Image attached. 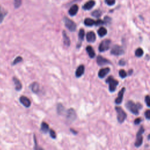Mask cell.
I'll list each match as a JSON object with an SVG mask.
<instances>
[{"instance_id":"cell-31","label":"cell","mask_w":150,"mask_h":150,"mask_svg":"<svg viewBox=\"0 0 150 150\" xmlns=\"http://www.w3.org/2000/svg\"><path fill=\"white\" fill-rule=\"evenodd\" d=\"M22 58L21 57H20V56L17 57V58H16L14 60L13 63H12V65H15L16 64H17V63H20V62H22Z\"/></svg>"},{"instance_id":"cell-5","label":"cell","mask_w":150,"mask_h":150,"mask_svg":"<svg viewBox=\"0 0 150 150\" xmlns=\"http://www.w3.org/2000/svg\"><path fill=\"white\" fill-rule=\"evenodd\" d=\"M111 44V40L110 39H105L100 43L99 47V50L100 52H105V51L107 50L110 47Z\"/></svg>"},{"instance_id":"cell-14","label":"cell","mask_w":150,"mask_h":150,"mask_svg":"<svg viewBox=\"0 0 150 150\" xmlns=\"http://www.w3.org/2000/svg\"><path fill=\"white\" fill-rule=\"evenodd\" d=\"M78 9H79V7H78L77 5H73L71 7V8L69 9V14L70 15L74 16L77 14Z\"/></svg>"},{"instance_id":"cell-33","label":"cell","mask_w":150,"mask_h":150,"mask_svg":"<svg viewBox=\"0 0 150 150\" xmlns=\"http://www.w3.org/2000/svg\"><path fill=\"white\" fill-rule=\"evenodd\" d=\"M106 2L107 4H108V5H113L115 4L116 2V0H106Z\"/></svg>"},{"instance_id":"cell-29","label":"cell","mask_w":150,"mask_h":150,"mask_svg":"<svg viewBox=\"0 0 150 150\" xmlns=\"http://www.w3.org/2000/svg\"><path fill=\"white\" fill-rule=\"evenodd\" d=\"M119 75H120V77H122L123 79V78H125V77H127V72H126L124 70L122 69L119 71Z\"/></svg>"},{"instance_id":"cell-32","label":"cell","mask_w":150,"mask_h":150,"mask_svg":"<svg viewBox=\"0 0 150 150\" xmlns=\"http://www.w3.org/2000/svg\"><path fill=\"white\" fill-rule=\"evenodd\" d=\"M145 101H146L147 106L150 107V96H146V97H145Z\"/></svg>"},{"instance_id":"cell-3","label":"cell","mask_w":150,"mask_h":150,"mask_svg":"<svg viewBox=\"0 0 150 150\" xmlns=\"http://www.w3.org/2000/svg\"><path fill=\"white\" fill-rule=\"evenodd\" d=\"M116 110L117 113V120L120 123H123L127 117V114L120 107H116Z\"/></svg>"},{"instance_id":"cell-28","label":"cell","mask_w":150,"mask_h":150,"mask_svg":"<svg viewBox=\"0 0 150 150\" xmlns=\"http://www.w3.org/2000/svg\"><path fill=\"white\" fill-rule=\"evenodd\" d=\"M92 15L93 16V17H96V18H99L100 16L101 15V12L99 10H96L94 11L93 12H92Z\"/></svg>"},{"instance_id":"cell-12","label":"cell","mask_w":150,"mask_h":150,"mask_svg":"<svg viewBox=\"0 0 150 150\" xmlns=\"http://www.w3.org/2000/svg\"><path fill=\"white\" fill-rule=\"evenodd\" d=\"M96 38V37L95 33L92 31L89 32L86 35V39H87V42H89L92 43L95 42Z\"/></svg>"},{"instance_id":"cell-6","label":"cell","mask_w":150,"mask_h":150,"mask_svg":"<svg viewBox=\"0 0 150 150\" xmlns=\"http://www.w3.org/2000/svg\"><path fill=\"white\" fill-rule=\"evenodd\" d=\"M64 22L65 26L70 31L73 32L76 29V25L73 21L65 17L64 18Z\"/></svg>"},{"instance_id":"cell-4","label":"cell","mask_w":150,"mask_h":150,"mask_svg":"<svg viewBox=\"0 0 150 150\" xmlns=\"http://www.w3.org/2000/svg\"><path fill=\"white\" fill-rule=\"evenodd\" d=\"M144 132V129L143 127H141V128H140L139 131H138L137 134L136 141H135V146L136 147H139L143 144V137L142 136V135H143Z\"/></svg>"},{"instance_id":"cell-10","label":"cell","mask_w":150,"mask_h":150,"mask_svg":"<svg viewBox=\"0 0 150 150\" xmlns=\"http://www.w3.org/2000/svg\"><path fill=\"white\" fill-rule=\"evenodd\" d=\"M125 91V87H123V88L122 89V90L120 91L119 95H118V97L116 98V100H115V103H116V104H120L122 103V102L123 101V99L124 94Z\"/></svg>"},{"instance_id":"cell-36","label":"cell","mask_w":150,"mask_h":150,"mask_svg":"<svg viewBox=\"0 0 150 150\" xmlns=\"http://www.w3.org/2000/svg\"><path fill=\"white\" fill-rule=\"evenodd\" d=\"M104 24V22L103 21L100 20H99L96 21L95 22V25H97V26H98V25H102V24Z\"/></svg>"},{"instance_id":"cell-39","label":"cell","mask_w":150,"mask_h":150,"mask_svg":"<svg viewBox=\"0 0 150 150\" xmlns=\"http://www.w3.org/2000/svg\"><path fill=\"white\" fill-rule=\"evenodd\" d=\"M111 21V19L109 18V17H105L104 18V23H108Z\"/></svg>"},{"instance_id":"cell-17","label":"cell","mask_w":150,"mask_h":150,"mask_svg":"<svg viewBox=\"0 0 150 150\" xmlns=\"http://www.w3.org/2000/svg\"><path fill=\"white\" fill-rule=\"evenodd\" d=\"M84 29H80V31L79 32V44H77V48H80V47L81 46L82 41L84 39Z\"/></svg>"},{"instance_id":"cell-15","label":"cell","mask_w":150,"mask_h":150,"mask_svg":"<svg viewBox=\"0 0 150 150\" xmlns=\"http://www.w3.org/2000/svg\"><path fill=\"white\" fill-rule=\"evenodd\" d=\"M95 5V1L93 0H90L86 3L83 5V9L86 10H89V9H92Z\"/></svg>"},{"instance_id":"cell-22","label":"cell","mask_w":150,"mask_h":150,"mask_svg":"<svg viewBox=\"0 0 150 150\" xmlns=\"http://www.w3.org/2000/svg\"><path fill=\"white\" fill-rule=\"evenodd\" d=\"M95 21H94L91 18H86L84 20V23L85 25L87 26H92L93 25H95Z\"/></svg>"},{"instance_id":"cell-8","label":"cell","mask_w":150,"mask_h":150,"mask_svg":"<svg viewBox=\"0 0 150 150\" xmlns=\"http://www.w3.org/2000/svg\"><path fill=\"white\" fill-rule=\"evenodd\" d=\"M67 122H69V123L73 122L75 119H76V114L74 110L72 108H70L67 112L66 115Z\"/></svg>"},{"instance_id":"cell-30","label":"cell","mask_w":150,"mask_h":150,"mask_svg":"<svg viewBox=\"0 0 150 150\" xmlns=\"http://www.w3.org/2000/svg\"><path fill=\"white\" fill-rule=\"evenodd\" d=\"M22 0H14V6L15 8H18L21 5Z\"/></svg>"},{"instance_id":"cell-19","label":"cell","mask_w":150,"mask_h":150,"mask_svg":"<svg viewBox=\"0 0 150 150\" xmlns=\"http://www.w3.org/2000/svg\"><path fill=\"white\" fill-rule=\"evenodd\" d=\"M13 81L14 82V84H15L16 90L20 91V90H21L22 86V84H21V83L20 81L16 77L13 78Z\"/></svg>"},{"instance_id":"cell-1","label":"cell","mask_w":150,"mask_h":150,"mask_svg":"<svg viewBox=\"0 0 150 150\" xmlns=\"http://www.w3.org/2000/svg\"><path fill=\"white\" fill-rule=\"evenodd\" d=\"M125 106L130 112L133 113L135 115H138L139 114V109L141 108V107H142L138 103L137 104H135L132 101H128L126 103Z\"/></svg>"},{"instance_id":"cell-38","label":"cell","mask_w":150,"mask_h":150,"mask_svg":"<svg viewBox=\"0 0 150 150\" xmlns=\"http://www.w3.org/2000/svg\"><path fill=\"white\" fill-rule=\"evenodd\" d=\"M141 119L138 118V119H136L134 120V123L135 124H139L140 123V122H141Z\"/></svg>"},{"instance_id":"cell-24","label":"cell","mask_w":150,"mask_h":150,"mask_svg":"<svg viewBox=\"0 0 150 150\" xmlns=\"http://www.w3.org/2000/svg\"><path fill=\"white\" fill-rule=\"evenodd\" d=\"M6 15H7V12L4 11V9L0 6V24L3 21Z\"/></svg>"},{"instance_id":"cell-25","label":"cell","mask_w":150,"mask_h":150,"mask_svg":"<svg viewBox=\"0 0 150 150\" xmlns=\"http://www.w3.org/2000/svg\"><path fill=\"white\" fill-rule=\"evenodd\" d=\"M49 130V125L45 122H43L41 124V131L44 133H47Z\"/></svg>"},{"instance_id":"cell-2","label":"cell","mask_w":150,"mask_h":150,"mask_svg":"<svg viewBox=\"0 0 150 150\" xmlns=\"http://www.w3.org/2000/svg\"><path fill=\"white\" fill-rule=\"evenodd\" d=\"M106 82L109 84V90L111 92H113L116 90V87H117L118 84H119V82L116 80V79H114V77H112V76H109L106 79Z\"/></svg>"},{"instance_id":"cell-37","label":"cell","mask_w":150,"mask_h":150,"mask_svg":"<svg viewBox=\"0 0 150 150\" xmlns=\"http://www.w3.org/2000/svg\"><path fill=\"white\" fill-rule=\"evenodd\" d=\"M125 63H126V62L123 59L120 60L119 62V65H121V66H124V65H125Z\"/></svg>"},{"instance_id":"cell-40","label":"cell","mask_w":150,"mask_h":150,"mask_svg":"<svg viewBox=\"0 0 150 150\" xmlns=\"http://www.w3.org/2000/svg\"><path fill=\"white\" fill-rule=\"evenodd\" d=\"M132 73V70H130L129 71V73H130V75H131V73Z\"/></svg>"},{"instance_id":"cell-21","label":"cell","mask_w":150,"mask_h":150,"mask_svg":"<svg viewBox=\"0 0 150 150\" xmlns=\"http://www.w3.org/2000/svg\"><path fill=\"white\" fill-rule=\"evenodd\" d=\"M31 89L33 93H38L39 91V85L38 83H33L31 85Z\"/></svg>"},{"instance_id":"cell-27","label":"cell","mask_w":150,"mask_h":150,"mask_svg":"<svg viewBox=\"0 0 150 150\" xmlns=\"http://www.w3.org/2000/svg\"><path fill=\"white\" fill-rule=\"evenodd\" d=\"M57 110L58 114H62V113H63V111H64V107H63V106H62L61 104H59L57 105Z\"/></svg>"},{"instance_id":"cell-18","label":"cell","mask_w":150,"mask_h":150,"mask_svg":"<svg viewBox=\"0 0 150 150\" xmlns=\"http://www.w3.org/2000/svg\"><path fill=\"white\" fill-rule=\"evenodd\" d=\"M86 50H87L89 57H90V58H94V57H95L96 56L95 52L93 49V48L91 47V46H87V48H86Z\"/></svg>"},{"instance_id":"cell-23","label":"cell","mask_w":150,"mask_h":150,"mask_svg":"<svg viewBox=\"0 0 150 150\" xmlns=\"http://www.w3.org/2000/svg\"><path fill=\"white\" fill-rule=\"evenodd\" d=\"M97 33H98V35L100 37H103V36H105L107 34V31L106 29L104 28V27H101V28H100L98 30Z\"/></svg>"},{"instance_id":"cell-9","label":"cell","mask_w":150,"mask_h":150,"mask_svg":"<svg viewBox=\"0 0 150 150\" xmlns=\"http://www.w3.org/2000/svg\"><path fill=\"white\" fill-rule=\"evenodd\" d=\"M97 63L99 66H104L105 65L111 64V62L104 57H102L101 56H99L97 57Z\"/></svg>"},{"instance_id":"cell-13","label":"cell","mask_w":150,"mask_h":150,"mask_svg":"<svg viewBox=\"0 0 150 150\" xmlns=\"http://www.w3.org/2000/svg\"><path fill=\"white\" fill-rule=\"evenodd\" d=\"M110 69L109 68H103L101 69H100L99 72L98 76L100 78H103L110 72Z\"/></svg>"},{"instance_id":"cell-11","label":"cell","mask_w":150,"mask_h":150,"mask_svg":"<svg viewBox=\"0 0 150 150\" xmlns=\"http://www.w3.org/2000/svg\"><path fill=\"white\" fill-rule=\"evenodd\" d=\"M20 101L21 103L23 106H24L25 107L28 108L31 106V101H30L28 97L25 96H21L20 98Z\"/></svg>"},{"instance_id":"cell-16","label":"cell","mask_w":150,"mask_h":150,"mask_svg":"<svg viewBox=\"0 0 150 150\" xmlns=\"http://www.w3.org/2000/svg\"><path fill=\"white\" fill-rule=\"evenodd\" d=\"M84 72V66L83 65H80L77 69L76 71V76L77 77H80L82 76Z\"/></svg>"},{"instance_id":"cell-7","label":"cell","mask_w":150,"mask_h":150,"mask_svg":"<svg viewBox=\"0 0 150 150\" xmlns=\"http://www.w3.org/2000/svg\"><path fill=\"white\" fill-rule=\"evenodd\" d=\"M124 50L123 48L120 46L117 45H115L112 47V49L111 50V53L112 55L116 56L122 55L124 54Z\"/></svg>"},{"instance_id":"cell-26","label":"cell","mask_w":150,"mask_h":150,"mask_svg":"<svg viewBox=\"0 0 150 150\" xmlns=\"http://www.w3.org/2000/svg\"><path fill=\"white\" fill-rule=\"evenodd\" d=\"M144 54V51L141 48H138L135 50V55L137 57H141Z\"/></svg>"},{"instance_id":"cell-41","label":"cell","mask_w":150,"mask_h":150,"mask_svg":"<svg viewBox=\"0 0 150 150\" xmlns=\"http://www.w3.org/2000/svg\"><path fill=\"white\" fill-rule=\"evenodd\" d=\"M148 140H150V134L148 135Z\"/></svg>"},{"instance_id":"cell-34","label":"cell","mask_w":150,"mask_h":150,"mask_svg":"<svg viewBox=\"0 0 150 150\" xmlns=\"http://www.w3.org/2000/svg\"><path fill=\"white\" fill-rule=\"evenodd\" d=\"M50 135L52 138H56V132H55V131H53V130H50Z\"/></svg>"},{"instance_id":"cell-20","label":"cell","mask_w":150,"mask_h":150,"mask_svg":"<svg viewBox=\"0 0 150 150\" xmlns=\"http://www.w3.org/2000/svg\"><path fill=\"white\" fill-rule=\"evenodd\" d=\"M63 43L67 47H69L71 44V40H70L69 36L66 35V33L65 31L63 32Z\"/></svg>"},{"instance_id":"cell-35","label":"cell","mask_w":150,"mask_h":150,"mask_svg":"<svg viewBox=\"0 0 150 150\" xmlns=\"http://www.w3.org/2000/svg\"><path fill=\"white\" fill-rule=\"evenodd\" d=\"M145 116H146V119H150V110H147L146 112H145Z\"/></svg>"}]
</instances>
